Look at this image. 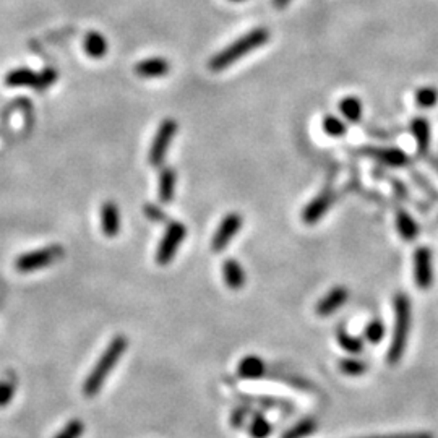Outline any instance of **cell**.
I'll use <instances>...</instances> for the list:
<instances>
[{
	"label": "cell",
	"mask_w": 438,
	"mask_h": 438,
	"mask_svg": "<svg viewBox=\"0 0 438 438\" xmlns=\"http://www.w3.org/2000/svg\"><path fill=\"white\" fill-rule=\"evenodd\" d=\"M222 274H225V281L227 287L232 291H240L245 284V273L242 265L234 258H227L222 263Z\"/></svg>",
	"instance_id": "5bb4252c"
},
{
	"label": "cell",
	"mask_w": 438,
	"mask_h": 438,
	"mask_svg": "<svg viewBox=\"0 0 438 438\" xmlns=\"http://www.w3.org/2000/svg\"><path fill=\"white\" fill-rule=\"evenodd\" d=\"M85 50L86 54L93 59H101L104 57L107 53V41L102 35L96 31H91L86 35L85 39Z\"/></svg>",
	"instance_id": "d6986e66"
},
{
	"label": "cell",
	"mask_w": 438,
	"mask_h": 438,
	"mask_svg": "<svg viewBox=\"0 0 438 438\" xmlns=\"http://www.w3.org/2000/svg\"><path fill=\"white\" fill-rule=\"evenodd\" d=\"M289 2H291V0H273L274 7L276 8H284L286 6H289Z\"/></svg>",
	"instance_id": "836d02e7"
},
{
	"label": "cell",
	"mask_w": 438,
	"mask_h": 438,
	"mask_svg": "<svg viewBox=\"0 0 438 438\" xmlns=\"http://www.w3.org/2000/svg\"><path fill=\"white\" fill-rule=\"evenodd\" d=\"M416 102L422 109H432L438 102V90L433 86H422L416 91Z\"/></svg>",
	"instance_id": "d4e9b609"
},
{
	"label": "cell",
	"mask_w": 438,
	"mask_h": 438,
	"mask_svg": "<svg viewBox=\"0 0 438 438\" xmlns=\"http://www.w3.org/2000/svg\"><path fill=\"white\" fill-rule=\"evenodd\" d=\"M349 299V291L344 286H336L316 304V315L332 316L341 309Z\"/></svg>",
	"instance_id": "9c48e42d"
},
{
	"label": "cell",
	"mask_w": 438,
	"mask_h": 438,
	"mask_svg": "<svg viewBox=\"0 0 438 438\" xmlns=\"http://www.w3.org/2000/svg\"><path fill=\"white\" fill-rule=\"evenodd\" d=\"M396 227H398L399 236L408 242L414 240L419 236L417 222L414 221L411 214L404 211V209H399V211L396 213Z\"/></svg>",
	"instance_id": "2e32d148"
},
{
	"label": "cell",
	"mask_w": 438,
	"mask_h": 438,
	"mask_svg": "<svg viewBox=\"0 0 438 438\" xmlns=\"http://www.w3.org/2000/svg\"><path fill=\"white\" fill-rule=\"evenodd\" d=\"M315 428H316L315 419L307 417V419H302V421L297 422L296 426H292L287 432H284L281 438H305V437H309L310 433H314Z\"/></svg>",
	"instance_id": "7402d4cb"
},
{
	"label": "cell",
	"mask_w": 438,
	"mask_h": 438,
	"mask_svg": "<svg viewBox=\"0 0 438 438\" xmlns=\"http://www.w3.org/2000/svg\"><path fill=\"white\" fill-rule=\"evenodd\" d=\"M385 338V325L380 318L372 320L369 325L365 326V339L370 344H380Z\"/></svg>",
	"instance_id": "4316f807"
},
{
	"label": "cell",
	"mask_w": 438,
	"mask_h": 438,
	"mask_svg": "<svg viewBox=\"0 0 438 438\" xmlns=\"http://www.w3.org/2000/svg\"><path fill=\"white\" fill-rule=\"evenodd\" d=\"M321 127H323V132L330 137H344L347 133L346 124L343 122L341 119L336 117V115H325L323 122H321Z\"/></svg>",
	"instance_id": "cb8c5ba5"
},
{
	"label": "cell",
	"mask_w": 438,
	"mask_h": 438,
	"mask_svg": "<svg viewBox=\"0 0 438 438\" xmlns=\"http://www.w3.org/2000/svg\"><path fill=\"white\" fill-rule=\"evenodd\" d=\"M411 133L416 140L417 148L421 151H427L430 146V124L427 119L416 117L411 122Z\"/></svg>",
	"instance_id": "ac0fdd59"
},
{
	"label": "cell",
	"mask_w": 438,
	"mask_h": 438,
	"mask_svg": "<svg viewBox=\"0 0 438 438\" xmlns=\"http://www.w3.org/2000/svg\"><path fill=\"white\" fill-rule=\"evenodd\" d=\"M411 332V301L406 294L394 297V332L388 349V363L396 365L404 356Z\"/></svg>",
	"instance_id": "3957f363"
},
{
	"label": "cell",
	"mask_w": 438,
	"mask_h": 438,
	"mask_svg": "<svg viewBox=\"0 0 438 438\" xmlns=\"http://www.w3.org/2000/svg\"><path fill=\"white\" fill-rule=\"evenodd\" d=\"M339 111L346 117V120L357 124L362 119V102L356 96H347L339 102Z\"/></svg>",
	"instance_id": "44dd1931"
},
{
	"label": "cell",
	"mask_w": 438,
	"mask_h": 438,
	"mask_svg": "<svg viewBox=\"0 0 438 438\" xmlns=\"http://www.w3.org/2000/svg\"><path fill=\"white\" fill-rule=\"evenodd\" d=\"M249 430H250V435L254 438H268L273 428H272V423H269L267 419L257 414V416L254 417V421H251Z\"/></svg>",
	"instance_id": "f1b7e54d"
},
{
	"label": "cell",
	"mask_w": 438,
	"mask_h": 438,
	"mask_svg": "<svg viewBox=\"0 0 438 438\" xmlns=\"http://www.w3.org/2000/svg\"><path fill=\"white\" fill-rule=\"evenodd\" d=\"M339 370L343 372L344 375L347 377H359L362 374H365L367 372V363L362 362V361H357V359H343L341 362H339Z\"/></svg>",
	"instance_id": "484cf974"
},
{
	"label": "cell",
	"mask_w": 438,
	"mask_h": 438,
	"mask_svg": "<svg viewBox=\"0 0 438 438\" xmlns=\"http://www.w3.org/2000/svg\"><path fill=\"white\" fill-rule=\"evenodd\" d=\"M268 39L269 31L267 28H255V30L249 31L247 35L242 36V38L227 46L226 49H222L221 53L213 55L211 60L208 62V68L211 70V72H222V70L229 68L232 64H236L237 60H240L242 57H245L247 54H250L251 50L262 48V46L268 43Z\"/></svg>",
	"instance_id": "6da1fadb"
},
{
	"label": "cell",
	"mask_w": 438,
	"mask_h": 438,
	"mask_svg": "<svg viewBox=\"0 0 438 438\" xmlns=\"http://www.w3.org/2000/svg\"><path fill=\"white\" fill-rule=\"evenodd\" d=\"M231 2H244V0H231Z\"/></svg>",
	"instance_id": "e575fe53"
},
{
	"label": "cell",
	"mask_w": 438,
	"mask_h": 438,
	"mask_svg": "<svg viewBox=\"0 0 438 438\" xmlns=\"http://www.w3.org/2000/svg\"><path fill=\"white\" fill-rule=\"evenodd\" d=\"M85 432V423L80 419H73L54 438H82Z\"/></svg>",
	"instance_id": "f546056e"
},
{
	"label": "cell",
	"mask_w": 438,
	"mask_h": 438,
	"mask_svg": "<svg viewBox=\"0 0 438 438\" xmlns=\"http://www.w3.org/2000/svg\"><path fill=\"white\" fill-rule=\"evenodd\" d=\"M336 338H338L339 346H341L344 351H347V352H351V354H359L363 349V341H362V339L352 336V334L347 333L344 328L338 330Z\"/></svg>",
	"instance_id": "603a6c76"
},
{
	"label": "cell",
	"mask_w": 438,
	"mask_h": 438,
	"mask_svg": "<svg viewBox=\"0 0 438 438\" xmlns=\"http://www.w3.org/2000/svg\"><path fill=\"white\" fill-rule=\"evenodd\" d=\"M370 155L372 158L391 167H403L409 161L406 153L398 150V148H379V150H370Z\"/></svg>",
	"instance_id": "9a60e30c"
},
{
	"label": "cell",
	"mask_w": 438,
	"mask_h": 438,
	"mask_svg": "<svg viewBox=\"0 0 438 438\" xmlns=\"http://www.w3.org/2000/svg\"><path fill=\"white\" fill-rule=\"evenodd\" d=\"M127 344V338H125L124 334H119V336H115L113 341L109 343V346L102 352L99 361L96 362L95 369L90 372L85 383H83V393H85V396L93 398V396L99 393L102 385H104V381L107 380V377H109L114 367L117 365L120 357L124 356Z\"/></svg>",
	"instance_id": "7a4b0ae2"
},
{
	"label": "cell",
	"mask_w": 438,
	"mask_h": 438,
	"mask_svg": "<svg viewBox=\"0 0 438 438\" xmlns=\"http://www.w3.org/2000/svg\"><path fill=\"white\" fill-rule=\"evenodd\" d=\"M242 216L239 213H229L227 216L222 219L221 225L218 226L216 232H214L211 247L214 251H222L229 245V242L237 236V232L240 231L242 227Z\"/></svg>",
	"instance_id": "ba28073f"
},
{
	"label": "cell",
	"mask_w": 438,
	"mask_h": 438,
	"mask_svg": "<svg viewBox=\"0 0 438 438\" xmlns=\"http://www.w3.org/2000/svg\"><path fill=\"white\" fill-rule=\"evenodd\" d=\"M265 370H267V365H265L263 359H260L258 356H247L239 362V367H237V374H239L240 379L244 380H258L265 375Z\"/></svg>",
	"instance_id": "4fadbf2b"
},
{
	"label": "cell",
	"mask_w": 438,
	"mask_h": 438,
	"mask_svg": "<svg viewBox=\"0 0 438 438\" xmlns=\"http://www.w3.org/2000/svg\"><path fill=\"white\" fill-rule=\"evenodd\" d=\"M120 211L114 202H104L101 204V229L107 237H117L120 232Z\"/></svg>",
	"instance_id": "8fae6325"
},
{
	"label": "cell",
	"mask_w": 438,
	"mask_h": 438,
	"mask_svg": "<svg viewBox=\"0 0 438 438\" xmlns=\"http://www.w3.org/2000/svg\"><path fill=\"white\" fill-rule=\"evenodd\" d=\"M185 236H187V227L182 225V222H171L167 226L164 237L161 239L160 247H158L156 263L161 265V267L169 265L174 260L177 250H179V245L184 242Z\"/></svg>",
	"instance_id": "5b68a950"
},
{
	"label": "cell",
	"mask_w": 438,
	"mask_h": 438,
	"mask_svg": "<svg viewBox=\"0 0 438 438\" xmlns=\"http://www.w3.org/2000/svg\"><path fill=\"white\" fill-rule=\"evenodd\" d=\"M17 381L13 377H6L0 380V408H6L10 404V401L15 396Z\"/></svg>",
	"instance_id": "83f0119b"
},
{
	"label": "cell",
	"mask_w": 438,
	"mask_h": 438,
	"mask_svg": "<svg viewBox=\"0 0 438 438\" xmlns=\"http://www.w3.org/2000/svg\"><path fill=\"white\" fill-rule=\"evenodd\" d=\"M64 257V249L60 245H49L46 249L32 250L23 254L17 258L15 268L21 273H31L36 269H43Z\"/></svg>",
	"instance_id": "277c9868"
},
{
	"label": "cell",
	"mask_w": 438,
	"mask_h": 438,
	"mask_svg": "<svg viewBox=\"0 0 438 438\" xmlns=\"http://www.w3.org/2000/svg\"><path fill=\"white\" fill-rule=\"evenodd\" d=\"M414 281L423 291L432 287L433 283V265L432 251L427 247H419L414 251Z\"/></svg>",
	"instance_id": "52a82bcc"
},
{
	"label": "cell",
	"mask_w": 438,
	"mask_h": 438,
	"mask_svg": "<svg viewBox=\"0 0 438 438\" xmlns=\"http://www.w3.org/2000/svg\"><path fill=\"white\" fill-rule=\"evenodd\" d=\"M177 133V122L174 119H166L164 122L160 125L158 132L153 138L150 155H148V161L153 167H158L162 164V161L166 160V153L171 148L172 140H174Z\"/></svg>",
	"instance_id": "8992f818"
},
{
	"label": "cell",
	"mask_w": 438,
	"mask_h": 438,
	"mask_svg": "<svg viewBox=\"0 0 438 438\" xmlns=\"http://www.w3.org/2000/svg\"><path fill=\"white\" fill-rule=\"evenodd\" d=\"M171 65L166 59L162 57H151V59H144L142 62H138L135 65V73L138 77L143 78H160L164 77L166 73H169Z\"/></svg>",
	"instance_id": "7c38bea8"
},
{
	"label": "cell",
	"mask_w": 438,
	"mask_h": 438,
	"mask_svg": "<svg viewBox=\"0 0 438 438\" xmlns=\"http://www.w3.org/2000/svg\"><path fill=\"white\" fill-rule=\"evenodd\" d=\"M177 175L172 167H164L160 175V200L161 203H171L174 200Z\"/></svg>",
	"instance_id": "e0dca14e"
},
{
	"label": "cell",
	"mask_w": 438,
	"mask_h": 438,
	"mask_svg": "<svg viewBox=\"0 0 438 438\" xmlns=\"http://www.w3.org/2000/svg\"><path fill=\"white\" fill-rule=\"evenodd\" d=\"M144 213H146V216L150 218L151 221H158V222L166 221V214L162 213V209L153 207V204H146V207H144Z\"/></svg>",
	"instance_id": "1f68e13d"
},
{
	"label": "cell",
	"mask_w": 438,
	"mask_h": 438,
	"mask_svg": "<svg viewBox=\"0 0 438 438\" xmlns=\"http://www.w3.org/2000/svg\"><path fill=\"white\" fill-rule=\"evenodd\" d=\"M36 78H38V75H36V73L30 68H15L7 73L6 85L7 86H35Z\"/></svg>",
	"instance_id": "ffe728a7"
},
{
	"label": "cell",
	"mask_w": 438,
	"mask_h": 438,
	"mask_svg": "<svg viewBox=\"0 0 438 438\" xmlns=\"http://www.w3.org/2000/svg\"><path fill=\"white\" fill-rule=\"evenodd\" d=\"M333 202V193L330 190H323L318 197H315L312 202L307 204L304 213H302V219H304L305 225H316L321 218L325 216Z\"/></svg>",
	"instance_id": "30bf717a"
},
{
	"label": "cell",
	"mask_w": 438,
	"mask_h": 438,
	"mask_svg": "<svg viewBox=\"0 0 438 438\" xmlns=\"http://www.w3.org/2000/svg\"><path fill=\"white\" fill-rule=\"evenodd\" d=\"M55 80H57V73L54 72V70H44L41 75H38V78H36V83H35V90L36 91H44L48 90L49 86H53Z\"/></svg>",
	"instance_id": "4dcf8cb0"
},
{
	"label": "cell",
	"mask_w": 438,
	"mask_h": 438,
	"mask_svg": "<svg viewBox=\"0 0 438 438\" xmlns=\"http://www.w3.org/2000/svg\"><path fill=\"white\" fill-rule=\"evenodd\" d=\"M370 438H433L430 433L417 432V433H398V435H385V437H370Z\"/></svg>",
	"instance_id": "d6a6232c"
}]
</instances>
